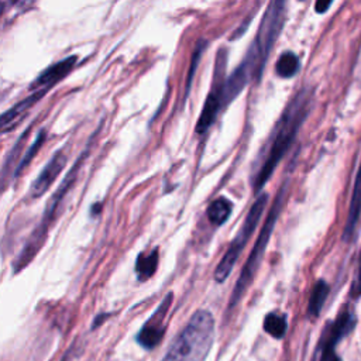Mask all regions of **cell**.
I'll return each mask as SVG.
<instances>
[{"label": "cell", "instance_id": "6da1fadb", "mask_svg": "<svg viewBox=\"0 0 361 361\" xmlns=\"http://www.w3.org/2000/svg\"><path fill=\"white\" fill-rule=\"evenodd\" d=\"M312 104L313 90L309 87H303L285 107L283 113L281 114L271 133L268 144L265 145L267 148L262 151L264 154L261 155V165L252 178V188L257 193L261 192L283 155L290 148L299 128L310 113Z\"/></svg>", "mask_w": 361, "mask_h": 361}, {"label": "cell", "instance_id": "3957f363", "mask_svg": "<svg viewBox=\"0 0 361 361\" xmlns=\"http://www.w3.org/2000/svg\"><path fill=\"white\" fill-rule=\"evenodd\" d=\"M286 190H288V185L286 182L281 185L275 199H274V203L271 206V210L267 216V219L264 220V224L261 227V231H259V235L257 237V241L254 243V247L240 272V276L234 285V289H233V293H231V298H230V302H228V310H231L235 305H238V302L241 300L243 295L247 292V289L250 288V285L252 283L255 275H257V271L261 265V261L264 258V254H265V250L268 247V241L272 235V231L275 228V224L278 221V217L282 212V206H283V202H285V197H286Z\"/></svg>", "mask_w": 361, "mask_h": 361}, {"label": "cell", "instance_id": "ba28073f", "mask_svg": "<svg viewBox=\"0 0 361 361\" xmlns=\"http://www.w3.org/2000/svg\"><path fill=\"white\" fill-rule=\"evenodd\" d=\"M354 327V317L351 312L343 310L334 322H331L322 338H320V345L317 348V361H341V358L336 353V345L337 343L347 336Z\"/></svg>", "mask_w": 361, "mask_h": 361}, {"label": "cell", "instance_id": "9c48e42d", "mask_svg": "<svg viewBox=\"0 0 361 361\" xmlns=\"http://www.w3.org/2000/svg\"><path fill=\"white\" fill-rule=\"evenodd\" d=\"M172 300H173V293L172 292L166 293L165 298L161 300L159 306L155 309V312L149 316V319L140 329V331L137 334V343L142 348L152 350L164 338L165 329H166V322L165 320H166V316L169 313Z\"/></svg>", "mask_w": 361, "mask_h": 361}, {"label": "cell", "instance_id": "d6986e66", "mask_svg": "<svg viewBox=\"0 0 361 361\" xmlns=\"http://www.w3.org/2000/svg\"><path fill=\"white\" fill-rule=\"evenodd\" d=\"M35 0H1V8L4 18H14L16 16L28 10Z\"/></svg>", "mask_w": 361, "mask_h": 361}, {"label": "cell", "instance_id": "30bf717a", "mask_svg": "<svg viewBox=\"0 0 361 361\" xmlns=\"http://www.w3.org/2000/svg\"><path fill=\"white\" fill-rule=\"evenodd\" d=\"M65 165H66V154L63 152V149H61L54 154V157L48 161V164L39 172L37 179L32 182L28 192L30 197L31 199L41 197L52 186V183L55 182L56 176L62 172Z\"/></svg>", "mask_w": 361, "mask_h": 361}, {"label": "cell", "instance_id": "ac0fdd59", "mask_svg": "<svg viewBox=\"0 0 361 361\" xmlns=\"http://www.w3.org/2000/svg\"><path fill=\"white\" fill-rule=\"evenodd\" d=\"M264 330L274 338H282L288 330L286 316L278 312H271L264 319Z\"/></svg>", "mask_w": 361, "mask_h": 361}, {"label": "cell", "instance_id": "8fae6325", "mask_svg": "<svg viewBox=\"0 0 361 361\" xmlns=\"http://www.w3.org/2000/svg\"><path fill=\"white\" fill-rule=\"evenodd\" d=\"M75 62H76V56L72 55V56H68V58L51 65L35 79V82L31 85V90L32 92H47L48 87H51L54 83L61 80L72 69Z\"/></svg>", "mask_w": 361, "mask_h": 361}, {"label": "cell", "instance_id": "2e32d148", "mask_svg": "<svg viewBox=\"0 0 361 361\" xmlns=\"http://www.w3.org/2000/svg\"><path fill=\"white\" fill-rule=\"evenodd\" d=\"M329 295V285L326 283V281L320 279L314 283L310 298H309V303H307V314L310 317H317L322 312V307L327 299Z\"/></svg>", "mask_w": 361, "mask_h": 361}, {"label": "cell", "instance_id": "7c38bea8", "mask_svg": "<svg viewBox=\"0 0 361 361\" xmlns=\"http://www.w3.org/2000/svg\"><path fill=\"white\" fill-rule=\"evenodd\" d=\"M361 217V161L355 173V180H354V186H353V193H351V200H350V206H348V214H347V220L344 224V230H343V238L345 241H350L357 230L358 221Z\"/></svg>", "mask_w": 361, "mask_h": 361}, {"label": "cell", "instance_id": "9a60e30c", "mask_svg": "<svg viewBox=\"0 0 361 361\" xmlns=\"http://www.w3.org/2000/svg\"><path fill=\"white\" fill-rule=\"evenodd\" d=\"M231 212H233V203L227 197L220 196L209 204L206 210V216L212 224L221 226L228 220V217L231 216Z\"/></svg>", "mask_w": 361, "mask_h": 361}, {"label": "cell", "instance_id": "4fadbf2b", "mask_svg": "<svg viewBox=\"0 0 361 361\" xmlns=\"http://www.w3.org/2000/svg\"><path fill=\"white\" fill-rule=\"evenodd\" d=\"M44 93L45 92H32L28 97H25L24 100L18 102L11 109L4 111L1 116V131L6 133V131L11 130L23 118V116L37 103V100H39L42 97Z\"/></svg>", "mask_w": 361, "mask_h": 361}, {"label": "cell", "instance_id": "7a4b0ae2", "mask_svg": "<svg viewBox=\"0 0 361 361\" xmlns=\"http://www.w3.org/2000/svg\"><path fill=\"white\" fill-rule=\"evenodd\" d=\"M214 341V317L209 310H196L172 340L161 361H204Z\"/></svg>", "mask_w": 361, "mask_h": 361}, {"label": "cell", "instance_id": "e0dca14e", "mask_svg": "<svg viewBox=\"0 0 361 361\" xmlns=\"http://www.w3.org/2000/svg\"><path fill=\"white\" fill-rule=\"evenodd\" d=\"M299 66H300V62L298 55L293 54L292 51H286L281 54V56L278 58L275 63V72L279 78L289 79L298 73Z\"/></svg>", "mask_w": 361, "mask_h": 361}, {"label": "cell", "instance_id": "8992f818", "mask_svg": "<svg viewBox=\"0 0 361 361\" xmlns=\"http://www.w3.org/2000/svg\"><path fill=\"white\" fill-rule=\"evenodd\" d=\"M267 204H268V193L261 192L257 196V199L252 203V206L250 207V210H248V213H247L241 227L238 228L235 237L231 240V243H230L228 248L226 250L223 258L220 259L219 265L216 267L214 275H213L216 282L221 283V282H224L230 276V274H231V271H233V268H234L240 254L243 252V250L245 248L248 240L251 238L252 233L255 231L257 226L259 224V220L262 217V213H264Z\"/></svg>", "mask_w": 361, "mask_h": 361}, {"label": "cell", "instance_id": "603a6c76", "mask_svg": "<svg viewBox=\"0 0 361 361\" xmlns=\"http://www.w3.org/2000/svg\"><path fill=\"white\" fill-rule=\"evenodd\" d=\"M331 4H333V0H316L314 10H316V13L323 14V13H326L330 8Z\"/></svg>", "mask_w": 361, "mask_h": 361}, {"label": "cell", "instance_id": "7402d4cb", "mask_svg": "<svg viewBox=\"0 0 361 361\" xmlns=\"http://www.w3.org/2000/svg\"><path fill=\"white\" fill-rule=\"evenodd\" d=\"M350 295H351L353 298H355V299L361 296V251H360V255H358L357 272H355V276H354L351 289H350Z\"/></svg>", "mask_w": 361, "mask_h": 361}, {"label": "cell", "instance_id": "ffe728a7", "mask_svg": "<svg viewBox=\"0 0 361 361\" xmlns=\"http://www.w3.org/2000/svg\"><path fill=\"white\" fill-rule=\"evenodd\" d=\"M44 138H45L44 131H39V133L37 134V137H35V141L30 145V148H28V149H27V152L24 154L23 159H21V161H20V164L17 165L16 172H14V176H16V178H17V176H20L21 171H24V169H25V166L30 164V161L34 158V155L37 154V151H38V149H39V147L42 145Z\"/></svg>", "mask_w": 361, "mask_h": 361}, {"label": "cell", "instance_id": "5bb4252c", "mask_svg": "<svg viewBox=\"0 0 361 361\" xmlns=\"http://www.w3.org/2000/svg\"><path fill=\"white\" fill-rule=\"evenodd\" d=\"M158 259H159L158 248H154L149 252L138 254L135 259V274L138 281H147L155 274L158 268Z\"/></svg>", "mask_w": 361, "mask_h": 361}, {"label": "cell", "instance_id": "5b68a950", "mask_svg": "<svg viewBox=\"0 0 361 361\" xmlns=\"http://www.w3.org/2000/svg\"><path fill=\"white\" fill-rule=\"evenodd\" d=\"M87 155V151H85L82 154V157L79 159H76V162L72 165V168L69 169L68 175L65 176V179L61 182V185L58 186L56 192L51 196V199L48 200L47 206H45V210H44V214L41 217V221L39 224L37 226V228L31 233V235L28 237L25 245L23 247V250L20 251L18 257L16 258L14 261V272H18L21 269H24L31 261L32 258L37 255V252L42 248L45 240H47V234H48V228L51 226V223L54 221V217H55V213L56 210L59 209L63 197L68 195V192L71 190V188L73 186L78 175H79V169H80V165L85 159V157Z\"/></svg>", "mask_w": 361, "mask_h": 361}, {"label": "cell", "instance_id": "44dd1931", "mask_svg": "<svg viewBox=\"0 0 361 361\" xmlns=\"http://www.w3.org/2000/svg\"><path fill=\"white\" fill-rule=\"evenodd\" d=\"M206 42L203 41H199L195 51H193V55H192V63H190V69H189V73H188V78H186V87H185V96L189 94V90H190V85H192V80H193V76H195V72H196V68H197V63L200 61V56H202V52L204 49V45Z\"/></svg>", "mask_w": 361, "mask_h": 361}, {"label": "cell", "instance_id": "52a82bcc", "mask_svg": "<svg viewBox=\"0 0 361 361\" xmlns=\"http://www.w3.org/2000/svg\"><path fill=\"white\" fill-rule=\"evenodd\" d=\"M227 66V52L221 49L217 55V61L214 65V75L210 92L206 97L204 106L202 109V113L199 116L197 124H196V133L203 134L206 133L210 126L214 123L219 111L224 107V85H226V71Z\"/></svg>", "mask_w": 361, "mask_h": 361}, {"label": "cell", "instance_id": "277c9868", "mask_svg": "<svg viewBox=\"0 0 361 361\" xmlns=\"http://www.w3.org/2000/svg\"><path fill=\"white\" fill-rule=\"evenodd\" d=\"M286 1L288 0H271L264 17L261 20L259 28L257 31L255 39L252 41L250 49L243 59V63L251 71L252 78L259 79L264 71L267 58L272 49L274 42L276 41L285 21L286 14Z\"/></svg>", "mask_w": 361, "mask_h": 361}]
</instances>
